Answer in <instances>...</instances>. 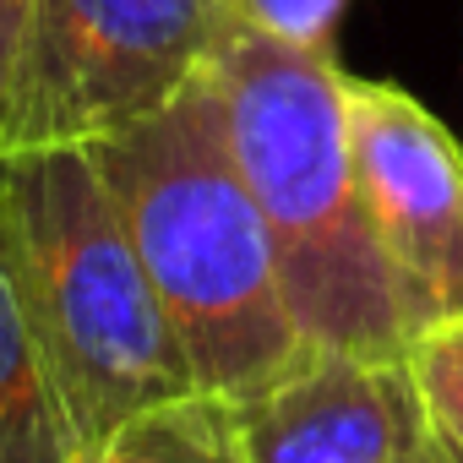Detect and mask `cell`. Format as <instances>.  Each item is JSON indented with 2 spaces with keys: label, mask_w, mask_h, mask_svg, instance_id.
Returning <instances> with one entry per match:
<instances>
[{
  "label": "cell",
  "mask_w": 463,
  "mask_h": 463,
  "mask_svg": "<svg viewBox=\"0 0 463 463\" xmlns=\"http://www.w3.org/2000/svg\"><path fill=\"white\" fill-rule=\"evenodd\" d=\"M213 88L300 344L409 360L414 327L365 207L338 61L235 28L213 61Z\"/></svg>",
  "instance_id": "cell-1"
},
{
  "label": "cell",
  "mask_w": 463,
  "mask_h": 463,
  "mask_svg": "<svg viewBox=\"0 0 463 463\" xmlns=\"http://www.w3.org/2000/svg\"><path fill=\"white\" fill-rule=\"evenodd\" d=\"M93 164L196 387L218 398L268 387L300 354V327L284 306L268 223L229 147L213 66L158 115L93 142Z\"/></svg>",
  "instance_id": "cell-2"
},
{
  "label": "cell",
  "mask_w": 463,
  "mask_h": 463,
  "mask_svg": "<svg viewBox=\"0 0 463 463\" xmlns=\"http://www.w3.org/2000/svg\"><path fill=\"white\" fill-rule=\"evenodd\" d=\"M0 251L77 447L153 403L202 392L93 147L0 153Z\"/></svg>",
  "instance_id": "cell-3"
},
{
  "label": "cell",
  "mask_w": 463,
  "mask_h": 463,
  "mask_svg": "<svg viewBox=\"0 0 463 463\" xmlns=\"http://www.w3.org/2000/svg\"><path fill=\"white\" fill-rule=\"evenodd\" d=\"M229 0H33L6 147H93L175 104L235 33Z\"/></svg>",
  "instance_id": "cell-4"
},
{
  "label": "cell",
  "mask_w": 463,
  "mask_h": 463,
  "mask_svg": "<svg viewBox=\"0 0 463 463\" xmlns=\"http://www.w3.org/2000/svg\"><path fill=\"white\" fill-rule=\"evenodd\" d=\"M349 137L387 273L420 344L463 322V147L403 88L354 77Z\"/></svg>",
  "instance_id": "cell-5"
},
{
  "label": "cell",
  "mask_w": 463,
  "mask_h": 463,
  "mask_svg": "<svg viewBox=\"0 0 463 463\" xmlns=\"http://www.w3.org/2000/svg\"><path fill=\"white\" fill-rule=\"evenodd\" d=\"M229 403L246 463H420L430 447L414 360L300 344L268 387Z\"/></svg>",
  "instance_id": "cell-6"
},
{
  "label": "cell",
  "mask_w": 463,
  "mask_h": 463,
  "mask_svg": "<svg viewBox=\"0 0 463 463\" xmlns=\"http://www.w3.org/2000/svg\"><path fill=\"white\" fill-rule=\"evenodd\" d=\"M77 441L0 251V463H71Z\"/></svg>",
  "instance_id": "cell-7"
},
{
  "label": "cell",
  "mask_w": 463,
  "mask_h": 463,
  "mask_svg": "<svg viewBox=\"0 0 463 463\" xmlns=\"http://www.w3.org/2000/svg\"><path fill=\"white\" fill-rule=\"evenodd\" d=\"M71 463H246L235 403L218 392H185L115 425L104 441L77 447Z\"/></svg>",
  "instance_id": "cell-8"
},
{
  "label": "cell",
  "mask_w": 463,
  "mask_h": 463,
  "mask_svg": "<svg viewBox=\"0 0 463 463\" xmlns=\"http://www.w3.org/2000/svg\"><path fill=\"white\" fill-rule=\"evenodd\" d=\"M414 376L430 409L436 436L463 458V322H447L414 344Z\"/></svg>",
  "instance_id": "cell-9"
},
{
  "label": "cell",
  "mask_w": 463,
  "mask_h": 463,
  "mask_svg": "<svg viewBox=\"0 0 463 463\" xmlns=\"http://www.w3.org/2000/svg\"><path fill=\"white\" fill-rule=\"evenodd\" d=\"M229 6H235L241 28H251L273 44H289L306 55H333V33L344 23L349 0H229Z\"/></svg>",
  "instance_id": "cell-10"
},
{
  "label": "cell",
  "mask_w": 463,
  "mask_h": 463,
  "mask_svg": "<svg viewBox=\"0 0 463 463\" xmlns=\"http://www.w3.org/2000/svg\"><path fill=\"white\" fill-rule=\"evenodd\" d=\"M28 23H33V0H0V142H6L12 82H17L23 44H28Z\"/></svg>",
  "instance_id": "cell-11"
},
{
  "label": "cell",
  "mask_w": 463,
  "mask_h": 463,
  "mask_svg": "<svg viewBox=\"0 0 463 463\" xmlns=\"http://www.w3.org/2000/svg\"><path fill=\"white\" fill-rule=\"evenodd\" d=\"M420 463H463V458H458V452L436 436V425H430V447H425V458H420Z\"/></svg>",
  "instance_id": "cell-12"
}]
</instances>
